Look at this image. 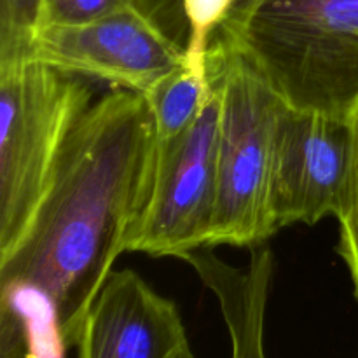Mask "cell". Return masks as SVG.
<instances>
[{"label":"cell","instance_id":"cell-4","mask_svg":"<svg viewBox=\"0 0 358 358\" xmlns=\"http://www.w3.org/2000/svg\"><path fill=\"white\" fill-rule=\"evenodd\" d=\"M208 70L220 87V135L217 203L206 247H255L276 233L269 191L285 100L220 37L210 48Z\"/></svg>","mask_w":358,"mask_h":358},{"label":"cell","instance_id":"cell-8","mask_svg":"<svg viewBox=\"0 0 358 358\" xmlns=\"http://www.w3.org/2000/svg\"><path fill=\"white\" fill-rule=\"evenodd\" d=\"M77 358H194L180 311L131 269L112 271L84 318Z\"/></svg>","mask_w":358,"mask_h":358},{"label":"cell","instance_id":"cell-13","mask_svg":"<svg viewBox=\"0 0 358 358\" xmlns=\"http://www.w3.org/2000/svg\"><path fill=\"white\" fill-rule=\"evenodd\" d=\"M44 0H0V63L27 59L42 28Z\"/></svg>","mask_w":358,"mask_h":358},{"label":"cell","instance_id":"cell-11","mask_svg":"<svg viewBox=\"0 0 358 358\" xmlns=\"http://www.w3.org/2000/svg\"><path fill=\"white\" fill-rule=\"evenodd\" d=\"M213 93L210 72L182 65L147 91L159 142L170 140L191 128Z\"/></svg>","mask_w":358,"mask_h":358},{"label":"cell","instance_id":"cell-2","mask_svg":"<svg viewBox=\"0 0 358 358\" xmlns=\"http://www.w3.org/2000/svg\"><path fill=\"white\" fill-rule=\"evenodd\" d=\"M217 34L292 107L358 103V0H236Z\"/></svg>","mask_w":358,"mask_h":358},{"label":"cell","instance_id":"cell-6","mask_svg":"<svg viewBox=\"0 0 358 358\" xmlns=\"http://www.w3.org/2000/svg\"><path fill=\"white\" fill-rule=\"evenodd\" d=\"M27 59L145 94L185 63L147 7H126L80 24L42 27Z\"/></svg>","mask_w":358,"mask_h":358},{"label":"cell","instance_id":"cell-1","mask_svg":"<svg viewBox=\"0 0 358 358\" xmlns=\"http://www.w3.org/2000/svg\"><path fill=\"white\" fill-rule=\"evenodd\" d=\"M156 122L142 93L117 90L90 105L66 138L34 224L0 261V283L23 282L56 304L69 348L129 252L156 180Z\"/></svg>","mask_w":358,"mask_h":358},{"label":"cell","instance_id":"cell-14","mask_svg":"<svg viewBox=\"0 0 358 358\" xmlns=\"http://www.w3.org/2000/svg\"><path fill=\"white\" fill-rule=\"evenodd\" d=\"M236 0H182L189 23L185 65L208 72L212 37L220 30Z\"/></svg>","mask_w":358,"mask_h":358},{"label":"cell","instance_id":"cell-5","mask_svg":"<svg viewBox=\"0 0 358 358\" xmlns=\"http://www.w3.org/2000/svg\"><path fill=\"white\" fill-rule=\"evenodd\" d=\"M210 72V70H208ZM199 117L178 136L159 142L156 180L129 252L178 257L206 247L217 203L220 87Z\"/></svg>","mask_w":358,"mask_h":358},{"label":"cell","instance_id":"cell-9","mask_svg":"<svg viewBox=\"0 0 358 358\" xmlns=\"http://www.w3.org/2000/svg\"><path fill=\"white\" fill-rule=\"evenodd\" d=\"M273 264L254 259L245 268L217 262L206 271L205 285L219 301L231 338L233 358H266L264 318Z\"/></svg>","mask_w":358,"mask_h":358},{"label":"cell","instance_id":"cell-15","mask_svg":"<svg viewBox=\"0 0 358 358\" xmlns=\"http://www.w3.org/2000/svg\"><path fill=\"white\" fill-rule=\"evenodd\" d=\"M135 6L147 7L145 0H44L42 27L87 23Z\"/></svg>","mask_w":358,"mask_h":358},{"label":"cell","instance_id":"cell-12","mask_svg":"<svg viewBox=\"0 0 358 358\" xmlns=\"http://www.w3.org/2000/svg\"><path fill=\"white\" fill-rule=\"evenodd\" d=\"M352 156L336 217L339 220V255L352 276L358 299V103L350 112Z\"/></svg>","mask_w":358,"mask_h":358},{"label":"cell","instance_id":"cell-7","mask_svg":"<svg viewBox=\"0 0 358 358\" xmlns=\"http://www.w3.org/2000/svg\"><path fill=\"white\" fill-rule=\"evenodd\" d=\"M352 156L350 115L292 107L278 119L269 208L276 231L336 215Z\"/></svg>","mask_w":358,"mask_h":358},{"label":"cell","instance_id":"cell-10","mask_svg":"<svg viewBox=\"0 0 358 358\" xmlns=\"http://www.w3.org/2000/svg\"><path fill=\"white\" fill-rule=\"evenodd\" d=\"M66 350L55 301L30 283H0V358H65Z\"/></svg>","mask_w":358,"mask_h":358},{"label":"cell","instance_id":"cell-3","mask_svg":"<svg viewBox=\"0 0 358 358\" xmlns=\"http://www.w3.org/2000/svg\"><path fill=\"white\" fill-rule=\"evenodd\" d=\"M90 101L73 73L35 59L0 63V261L27 236Z\"/></svg>","mask_w":358,"mask_h":358}]
</instances>
